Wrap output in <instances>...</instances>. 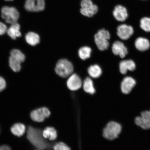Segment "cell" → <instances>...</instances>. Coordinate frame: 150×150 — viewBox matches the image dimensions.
Instances as JSON below:
<instances>
[{"mask_svg":"<svg viewBox=\"0 0 150 150\" xmlns=\"http://www.w3.org/2000/svg\"><path fill=\"white\" fill-rule=\"evenodd\" d=\"M135 46L137 50L141 52H145L149 49L150 43L148 39L140 37L136 39Z\"/></svg>","mask_w":150,"mask_h":150,"instance_id":"16","label":"cell"},{"mask_svg":"<svg viewBox=\"0 0 150 150\" xmlns=\"http://www.w3.org/2000/svg\"><path fill=\"white\" fill-rule=\"evenodd\" d=\"M5 1H13V0H5Z\"/></svg>","mask_w":150,"mask_h":150,"instance_id":"31","label":"cell"},{"mask_svg":"<svg viewBox=\"0 0 150 150\" xmlns=\"http://www.w3.org/2000/svg\"><path fill=\"white\" fill-rule=\"evenodd\" d=\"M54 150H71L70 148L63 142L56 144L54 147Z\"/></svg>","mask_w":150,"mask_h":150,"instance_id":"27","label":"cell"},{"mask_svg":"<svg viewBox=\"0 0 150 150\" xmlns=\"http://www.w3.org/2000/svg\"><path fill=\"white\" fill-rule=\"evenodd\" d=\"M1 17L6 23L12 24L17 23L19 13L17 9L14 7H3L1 10Z\"/></svg>","mask_w":150,"mask_h":150,"instance_id":"5","label":"cell"},{"mask_svg":"<svg viewBox=\"0 0 150 150\" xmlns=\"http://www.w3.org/2000/svg\"><path fill=\"white\" fill-rule=\"evenodd\" d=\"M11 56L18 60L21 63L23 62L25 59V56L20 50L13 49L11 50L10 52Z\"/></svg>","mask_w":150,"mask_h":150,"instance_id":"25","label":"cell"},{"mask_svg":"<svg viewBox=\"0 0 150 150\" xmlns=\"http://www.w3.org/2000/svg\"><path fill=\"white\" fill-rule=\"evenodd\" d=\"M6 87V83L4 79L0 76V92L2 91Z\"/></svg>","mask_w":150,"mask_h":150,"instance_id":"29","label":"cell"},{"mask_svg":"<svg viewBox=\"0 0 150 150\" xmlns=\"http://www.w3.org/2000/svg\"><path fill=\"white\" fill-rule=\"evenodd\" d=\"M27 138L35 147L40 150L47 149L48 145L42 135V132L40 129L31 126L28 127Z\"/></svg>","mask_w":150,"mask_h":150,"instance_id":"1","label":"cell"},{"mask_svg":"<svg viewBox=\"0 0 150 150\" xmlns=\"http://www.w3.org/2000/svg\"><path fill=\"white\" fill-rule=\"evenodd\" d=\"M134 33V29L131 25L122 24L117 28V35L122 40H128Z\"/></svg>","mask_w":150,"mask_h":150,"instance_id":"9","label":"cell"},{"mask_svg":"<svg viewBox=\"0 0 150 150\" xmlns=\"http://www.w3.org/2000/svg\"><path fill=\"white\" fill-rule=\"evenodd\" d=\"M135 122L143 129H150V110L142 112L140 116L136 117Z\"/></svg>","mask_w":150,"mask_h":150,"instance_id":"10","label":"cell"},{"mask_svg":"<svg viewBox=\"0 0 150 150\" xmlns=\"http://www.w3.org/2000/svg\"><path fill=\"white\" fill-rule=\"evenodd\" d=\"M74 71L72 64L66 59L59 60L55 68L56 74L62 78H67L73 74Z\"/></svg>","mask_w":150,"mask_h":150,"instance_id":"2","label":"cell"},{"mask_svg":"<svg viewBox=\"0 0 150 150\" xmlns=\"http://www.w3.org/2000/svg\"><path fill=\"white\" fill-rule=\"evenodd\" d=\"M45 0H26L24 7L26 10L30 12H39L44 10Z\"/></svg>","mask_w":150,"mask_h":150,"instance_id":"7","label":"cell"},{"mask_svg":"<svg viewBox=\"0 0 150 150\" xmlns=\"http://www.w3.org/2000/svg\"><path fill=\"white\" fill-rule=\"evenodd\" d=\"M7 28L5 24L0 22V35H2L7 33Z\"/></svg>","mask_w":150,"mask_h":150,"instance_id":"28","label":"cell"},{"mask_svg":"<svg viewBox=\"0 0 150 150\" xmlns=\"http://www.w3.org/2000/svg\"><path fill=\"white\" fill-rule=\"evenodd\" d=\"M136 84V80L131 76H127L123 79L121 84L122 93L128 94L132 91Z\"/></svg>","mask_w":150,"mask_h":150,"instance_id":"12","label":"cell"},{"mask_svg":"<svg viewBox=\"0 0 150 150\" xmlns=\"http://www.w3.org/2000/svg\"><path fill=\"white\" fill-rule=\"evenodd\" d=\"M83 88L86 93L93 95L95 93V89L92 80L89 77L86 78L83 82Z\"/></svg>","mask_w":150,"mask_h":150,"instance_id":"22","label":"cell"},{"mask_svg":"<svg viewBox=\"0 0 150 150\" xmlns=\"http://www.w3.org/2000/svg\"><path fill=\"white\" fill-rule=\"evenodd\" d=\"M9 65L11 68L15 72H18L21 69V63L15 58L10 56L9 58Z\"/></svg>","mask_w":150,"mask_h":150,"instance_id":"24","label":"cell"},{"mask_svg":"<svg viewBox=\"0 0 150 150\" xmlns=\"http://www.w3.org/2000/svg\"><path fill=\"white\" fill-rule=\"evenodd\" d=\"M112 14L115 19L120 22L125 21L128 16L126 8L121 5L116 6Z\"/></svg>","mask_w":150,"mask_h":150,"instance_id":"14","label":"cell"},{"mask_svg":"<svg viewBox=\"0 0 150 150\" xmlns=\"http://www.w3.org/2000/svg\"><path fill=\"white\" fill-rule=\"evenodd\" d=\"M120 72L122 74H125L128 71H133L136 69V65L134 62L131 59L121 61L120 63Z\"/></svg>","mask_w":150,"mask_h":150,"instance_id":"15","label":"cell"},{"mask_svg":"<svg viewBox=\"0 0 150 150\" xmlns=\"http://www.w3.org/2000/svg\"></svg>","mask_w":150,"mask_h":150,"instance_id":"32","label":"cell"},{"mask_svg":"<svg viewBox=\"0 0 150 150\" xmlns=\"http://www.w3.org/2000/svg\"><path fill=\"white\" fill-rule=\"evenodd\" d=\"M88 72L91 78L96 79L101 76L102 71L99 66L95 64L90 66L88 69Z\"/></svg>","mask_w":150,"mask_h":150,"instance_id":"20","label":"cell"},{"mask_svg":"<svg viewBox=\"0 0 150 150\" xmlns=\"http://www.w3.org/2000/svg\"><path fill=\"white\" fill-rule=\"evenodd\" d=\"M0 150H11V148L8 146L4 145L0 146Z\"/></svg>","mask_w":150,"mask_h":150,"instance_id":"30","label":"cell"},{"mask_svg":"<svg viewBox=\"0 0 150 150\" xmlns=\"http://www.w3.org/2000/svg\"><path fill=\"white\" fill-rule=\"evenodd\" d=\"M25 127L23 124L16 123L11 127V132L15 136L20 137L23 135L25 131Z\"/></svg>","mask_w":150,"mask_h":150,"instance_id":"21","label":"cell"},{"mask_svg":"<svg viewBox=\"0 0 150 150\" xmlns=\"http://www.w3.org/2000/svg\"><path fill=\"white\" fill-rule=\"evenodd\" d=\"M112 51L114 55L119 56L123 59L128 54V50L124 44L120 41H116L112 46Z\"/></svg>","mask_w":150,"mask_h":150,"instance_id":"13","label":"cell"},{"mask_svg":"<svg viewBox=\"0 0 150 150\" xmlns=\"http://www.w3.org/2000/svg\"><path fill=\"white\" fill-rule=\"evenodd\" d=\"M81 6L80 13L88 17H91L98 12V6L94 4L91 0H82Z\"/></svg>","mask_w":150,"mask_h":150,"instance_id":"6","label":"cell"},{"mask_svg":"<svg viewBox=\"0 0 150 150\" xmlns=\"http://www.w3.org/2000/svg\"><path fill=\"white\" fill-rule=\"evenodd\" d=\"M50 114V110L47 108L43 107L33 110L31 112L30 117L33 121L42 122L46 118L49 117Z\"/></svg>","mask_w":150,"mask_h":150,"instance_id":"8","label":"cell"},{"mask_svg":"<svg viewBox=\"0 0 150 150\" xmlns=\"http://www.w3.org/2000/svg\"><path fill=\"white\" fill-rule=\"evenodd\" d=\"M20 25L17 23L11 24V25L7 29V34L13 39H16L17 38L21 36V34L20 32Z\"/></svg>","mask_w":150,"mask_h":150,"instance_id":"17","label":"cell"},{"mask_svg":"<svg viewBox=\"0 0 150 150\" xmlns=\"http://www.w3.org/2000/svg\"><path fill=\"white\" fill-rule=\"evenodd\" d=\"M95 42L98 49L104 51L108 49L110 44L108 40L110 39V34L108 31L105 29L99 30L95 37Z\"/></svg>","mask_w":150,"mask_h":150,"instance_id":"3","label":"cell"},{"mask_svg":"<svg viewBox=\"0 0 150 150\" xmlns=\"http://www.w3.org/2000/svg\"><path fill=\"white\" fill-rule=\"evenodd\" d=\"M25 40L28 44L31 46H35L39 44L40 38L37 33L30 32L26 35Z\"/></svg>","mask_w":150,"mask_h":150,"instance_id":"19","label":"cell"},{"mask_svg":"<svg viewBox=\"0 0 150 150\" xmlns=\"http://www.w3.org/2000/svg\"><path fill=\"white\" fill-rule=\"evenodd\" d=\"M91 49L89 47L84 46L81 47L78 50V55L82 60H85L91 57Z\"/></svg>","mask_w":150,"mask_h":150,"instance_id":"23","label":"cell"},{"mask_svg":"<svg viewBox=\"0 0 150 150\" xmlns=\"http://www.w3.org/2000/svg\"><path fill=\"white\" fill-rule=\"evenodd\" d=\"M67 86L71 91H76L80 88L82 85L81 78L76 74H73L69 77Z\"/></svg>","mask_w":150,"mask_h":150,"instance_id":"11","label":"cell"},{"mask_svg":"<svg viewBox=\"0 0 150 150\" xmlns=\"http://www.w3.org/2000/svg\"><path fill=\"white\" fill-rule=\"evenodd\" d=\"M121 130L122 127L120 124L115 122H110L103 130V135L106 139L113 140L117 137Z\"/></svg>","mask_w":150,"mask_h":150,"instance_id":"4","label":"cell"},{"mask_svg":"<svg viewBox=\"0 0 150 150\" xmlns=\"http://www.w3.org/2000/svg\"><path fill=\"white\" fill-rule=\"evenodd\" d=\"M140 27L146 32H150V18L144 17L140 21Z\"/></svg>","mask_w":150,"mask_h":150,"instance_id":"26","label":"cell"},{"mask_svg":"<svg viewBox=\"0 0 150 150\" xmlns=\"http://www.w3.org/2000/svg\"><path fill=\"white\" fill-rule=\"evenodd\" d=\"M42 135L45 139L53 141L57 138V132L54 127H47L42 131Z\"/></svg>","mask_w":150,"mask_h":150,"instance_id":"18","label":"cell"}]
</instances>
